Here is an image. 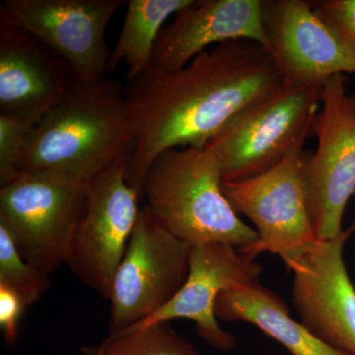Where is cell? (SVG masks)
I'll use <instances>...</instances> for the list:
<instances>
[{"mask_svg": "<svg viewBox=\"0 0 355 355\" xmlns=\"http://www.w3.org/2000/svg\"><path fill=\"white\" fill-rule=\"evenodd\" d=\"M282 85L279 69L256 42H225L183 69L149 67L123 89L133 139L125 157V180L144 202L147 173L172 148H203L243 110Z\"/></svg>", "mask_w": 355, "mask_h": 355, "instance_id": "1", "label": "cell"}, {"mask_svg": "<svg viewBox=\"0 0 355 355\" xmlns=\"http://www.w3.org/2000/svg\"><path fill=\"white\" fill-rule=\"evenodd\" d=\"M118 81L74 79L33 132L22 172L60 173L90 183L133 139L130 107Z\"/></svg>", "mask_w": 355, "mask_h": 355, "instance_id": "2", "label": "cell"}, {"mask_svg": "<svg viewBox=\"0 0 355 355\" xmlns=\"http://www.w3.org/2000/svg\"><path fill=\"white\" fill-rule=\"evenodd\" d=\"M218 160L207 148H172L153 161L144 183L146 207L160 225L190 245L223 242L242 249L258 240L222 190Z\"/></svg>", "mask_w": 355, "mask_h": 355, "instance_id": "3", "label": "cell"}, {"mask_svg": "<svg viewBox=\"0 0 355 355\" xmlns=\"http://www.w3.org/2000/svg\"><path fill=\"white\" fill-rule=\"evenodd\" d=\"M323 83L282 84L243 110L207 144L224 182H238L272 169L310 135Z\"/></svg>", "mask_w": 355, "mask_h": 355, "instance_id": "4", "label": "cell"}, {"mask_svg": "<svg viewBox=\"0 0 355 355\" xmlns=\"http://www.w3.org/2000/svg\"><path fill=\"white\" fill-rule=\"evenodd\" d=\"M89 184L36 171L0 187V225L23 258L42 272L51 275L65 263L87 205Z\"/></svg>", "mask_w": 355, "mask_h": 355, "instance_id": "5", "label": "cell"}, {"mask_svg": "<svg viewBox=\"0 0 355 355\" xmlns=\"http://www.w3.org/2000/svg\"><path fill=\"white\" fill-rule=\"evenodd\" d=\"M321 109L311 123L317 148L306 159L304 176L311 222L319 240L342 234L343 217L355 193V94L345 74L323 83Z\"/></svg>", "mask_w": 355, "mask_h": 355, "instance_id": "6", "label": "cell"}, {"mask_svg": "<svg viewBox=\"0 0 355 355\" xmlns=\"http://www.w3.org/2000/svg\"><path fill=\"white\" fill-rule=\"evenodd\" d=\"M300 142L284 160L260 175L224 182V196L237 214L256 227L258 240L238 249L254 259L263 253L279 256L286 265L317 242L307 205L304 155Z\"/></svg>", "mask_w": 355, "mask_h": 355, "instance_id": "7", "label": "cell"}, {"mask_svg": "<svg viewBox=\"0 0 355 355\" xmlns=\"http://www.w3.org/2000/svg\"><path fill=\"white\" fill-rule=\"evenodd\" d=\"M191 248L140 209L112 289L111 334L130 328L164 308L190 272Z\"/></svg>", "mask_w": 355, "mask_h": 355, "instance_id": "8", "label": "cell"}, {"mask_svg": "<svg viewBox=\"0 0 355 355\" xmlns=\"http://www.w3.org/2000/svg\"><path fill=\"white\" fill-rule=\"evenodd\" d=\"M139 195L125 180V156L89 184L87 205L65 265L107 300L139 218Z\"/></svg>", "mask_w": 355, "mask_h": 355, "instance_id": "9", "label": "cell"}, {"mask_svg": "<svg viewBox=\"0 0 355 355\" xmlns=\"http://www.w3.org/2000/svg\"><path fill=\"white\" fill-rule=\"evenodd\" d=\"M123 0H6L0 24L36 37L58 53L81 81L107 76L112 51L107 27Z\"/></svg>", "mask_w": 355, "mask_h": 355, "instance_id": "10", "label": "cell"}, {"mask_svg": "<svg viewBox=\"0 0 355 355\" xmlns=\"http://www.w3.org/2000/svg\"><path fill=\"white\" fill-rule=\"evenodd\" d=\"M355 220L342 234L318 240L286 263L293 272L292 301L304 324L334 349L355 355V288L343 260V248Z\"/></svg>", "mask_w": 355, "mask_h": 355, "instance_id": "11", "label": "cell"}, {"mask_svg": "<svg viewBox=\"0 0 355 355\" xmlns=\"http://www.w3.org/2000/svg\"><path fill=\"white\" fill-rule=\"evenodd\" d=\"M266 51L282 84L324 83L354 73L355 57L306 0H263Z\"/></svg>", "mask_w": 355, "mask_h": 355, "instance_id": "12", "label": "cell"}, {"mask_svg": "<svg viewBox=\"0 0 355 355\" xmlns=\"http://www.w3.org/2000/svg\"><path fill=\"white\" fill-rule=\"evenodd\" d=\"M260 263L228 243L191 245L190 272L177 295L157 313L125 329L135 330L174 319L195 322L198 335L220 350L234 349L236 338L219 326L216 303L222 292L260 284Z\"/></svg>", "mask_w": 355, "mask_h": 355, "instance_id": "13", "label": "cell"}, {"mask_svg": "<svg viewBox=\"0 0 355 355\" xmlns=\"http://www.w3.org/2000/svg\"><path fill=\"white\" fill-rule=\"evenodd\" d=\"M74 79L67 62L36 37L0 24V114L38 123Z\"/></svg>", "mask_w": 355, "mask_h": 355, "instance_id": "14", "label": "cell"}, {"mask_svg": "<svg viewBox=\"0 0 355 355\" xmlns=\"http://www.w3.org/2000/svg\"><path fill=\"white\" fill-rule=\"evenodd\" d=\"M263 0H193L164 26L150 67L163 71L183 69L211 44L252 41L266 48Z\"/></svg>", "mask_w": 355, "mask_h": 355, "instance_id": "15", "label": "cell"}, {"mask_svg": "<svg viewBox=\"0 0 355 355\" xmlns=\"http://www.w3.org/2000/svg\"><path fill=\"white\" fill-rule=\"evenodd\" d=\"M216 316L222 321L258 327L292 355H349L327 345L301 322L292 319L286 302L261 284L222 292L216 300Z\"/></svg>", "mask_w": 355, "mask_h": 355, "instance_id": "16", "label": "cell"}, {"mask_svg": "<svg viewBox=\"0 0 355 355\" xmlns=\"http://www.w3.org/2000/svg\"><path fill=\"white\" fill-rule=\"evenodd\" d=\"M193 0H130L123 29L111 53L110 71L123 62L128 80L146 71L151 64L154 48L164 23Z\"/></svg>", "mask_w": 355, "mask_h": 355, "instance_id": "17", "label": "cell"}, {"mask_svg": "<svg viewBox=\"0 0 355 355\" xmlns=\"http://www.w3.org/2000/svg\"><path fill=\"white\" fill-rule=\"evenodd\" d=\"M80 355H202L170 323L123 330L98 347H83Z\"/></svg>", "mask_w": 355, "mask_h": 355, "instance_id": "18", "label": "cell"}, {"mask_svg": "<svg viewBox=\"0 0 355 355\" xmlns=\"http://www.w3.org/2000/svg\"><path fill=\"white\" fill-rule=\"evenodd\" d=\"M49 277L23 258L13 238L0 225V284L17 293L28 307L50 288Z\"/></svg>", "mask_w": 355, "mask_h": 355, "instance_id": "19", "label": "cell"}, {"mask_svg": "<svg viewBox=\"0 0 355 355\" xmlns=\"http://www.w3.org/2000/svg\"><path fill=\"white\" fill-rule=\"evenodd\" d=\"M37 123L0 114V187L19 176Z\"/></svg>", "mask_w": 355, "mask_h": 355, "instance_id": "20", "label": "cell"}, {"mask_svg": "<svg viewBox=\"0 0 355 355\" xmlns=\"http://www.w3.org/2000/svg\"><path fill=\"white\" fill-rule=\"evenodd\" d=\"M313 8L355 57V0H318Z\"/></svg>", "mask_w": 355, "mask_h": 355, "instance_id": "21", "label": "cell"}, {"mask_svg": "<svg viewBox=\"0 0 355 355\" xmlns=\"http://www.w3.org/2000/svg\"><path fill=\"white\" fill-rule=\"evenodd\" d=\"M27 308L17 293L0 284V328L9 345L17 340L20 320Z\"/></svg>", "mask_w": 355, "mask_h": 355, "instance_id": "22", "label": "cell"}]
</instances>
